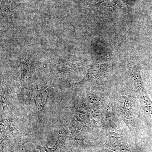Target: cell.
Masks as SVG:
<instances>
[{"mask_svg":"<svg viewBox=\"0 0 152 152\" xmlns=\"http://www.w3.org/2000/svg\"><path fill=\"white\" fill-rule=\"evenodd\" d=\"M128 68L132 78L133 84L136 94L145 91L142 82L140 72L138 68L133 64L128 65Z\"/></svg>","mask_w":152,"mask_h":152,"instance_id":"3957f363","label":"cell"},{"mask_svg":"<svg viewBox=\"0 0 152 152\" xmlns=\"http://www.w3.org/2000/svg\"><path fill=\"white\" fill-rule=\"evenodd\" d=\"M55 152H73L72 150H68L64 146L61 147L59 148L58 149L55 151Z\"/></svg>","mask_w":152,"mask_h":152,"instance_id":"5b68a950","label":"cell"},{"mask_svg":"<svg viewBox=\"0 0 152 152\" xmlns=\"http://www.w3.org/2000/svg\"><path fill=\"white\" fill-rule=\"evenodd\" d=\"M103 66L97 63L94 64L91 66L88 74L89 79H96L100 77L103 72Z\"/></svg>","mask_w":152,"mask_h":152,"instance_id":"277c9868","label":"cell"},{"mask_svg":"<svg viewBox=\"0 0 152 152\" xmlns=\"http://www.w3.org/2000/svg\"><path fill=\"white\" fill-rule=\"evenodd\" d=\"M118 112L124 121L131 131L135 126L134 113L132 102L127 95H123L119 98L117 104Z\"/></svg>","mask_w":152,"mask_h":152,"instance_id":"6da1fadb","label":"cell"},{"mask_svg":"<svg viewBox=\"0 0 152 152\" xmlns=\"http://www.w3.org/2000/svg\"><path fill=\"white\" fill-rule=\"evenodd\" d=\"M105 145L106 148L112 152H132L124 137L117 133L109 134Z\"/></svg>","mask_w":152,"mask_h":152,"instance_id":"7a4b0ae2","label":"cell"}]
</instances>
